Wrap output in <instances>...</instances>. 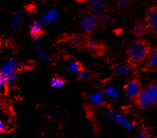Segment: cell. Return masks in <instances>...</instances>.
I'll list each match as a JSON object with an SVG mask.
<instances>
[{
	"mask_svg": "<svg viewBox=\"0 0 157 138\" xmlns=\"http://www.w3.org/2000/svg\"><path fill=\"white\" fill-rule=\"evenodd\" d=\"M133 0H116L117 7L120 10H125L132 5Z\"/></svg>",
	"mask_w": 157,
	"mask_h": 138,
	"instance_id": "20",
	"label": "cell"
},
{
	"mask_svg": "<svg viewBox=\"0 0 157 138\" xmlns=\"http://www.w3.org/2000/svg\"><path fill=\"white\" fill-rule=\"evenodd\" d=\"M114 120L117 123H118L123 128L126 129L128 131H131L133 128V125L125 117H124L123 115L120 114H115Z\"/></svg>",
	"mask_w": 157,
	"mask_h": 138,
	"instance_id": "14",
	"label": "cell"
},
{
	"mask_svg": "<svg viewBox=\"0 0 157 138\" xmlns=\"http://www.w3.org/2000/svg\"><path fill=\"white\" fill-rule=\"evenodd\" d=\"M90 79V76L86 72L81 71L78 73V79L81 80V81H87Z\"/></svg>",
	"mask_w": 157,
	"mask_h": 138,
	"instance_id": "24",
	"label": "cell"
},
{
	"mask_svg": "<svg viewBox=\"0 0 157 138\" xmlns=\"http://www.w3.org/2000/svg\"><path fill=\"white\" fill-rule=\"evenodd\" d=\"M22 15V13L21 12H16L15 14H14V22H19V20L21 19Z\"/></svg>",
	"mask_w": 157,
	"mask_h": 138,
	"instance_id": "25",
	"label": "cell"
},
{
	"mask_svg": "<svg viewBox=\"0 0 157 138\" xmlns=\"http://www.w3.org/2000/svg\"><path fill=\"white\" fill-rule=\"evenodd\" d=\"M155 104H156V106H157V100L156 101V102H155Z\"/></svg>",
	"mask_w": 157,
	"mask_h": 138,
	"instance_id": "31",
	"label": "cell"
},
{
	"mask_svg": "<svg viewBox=\"0 0 157 138\" xmlns=\"http://www.w3.org/2000/svg\"><path fill=\"white\" fill-rule=\"evenodd\" d=\"M9 78H10V83H12V82L15 81L16 80H17V73L12 74V75L9 76Z\"/></svg>",
	"mask_w": 157,
	"mask_h": 138,
	"instance_id": "26",
	"label": "cell"
},
{
	"mask_svg": "<svg viewBox=\"0 0 157 138\" xmlns=\"http://www.w3.org/2000/svg\"><path fill=\"white\" fill-rule=\"evenodd\" d=\"M89 14L99 18L110 10L107 0H90L87 5Z\"/></svg>",
	"mask_w": 157,
	"mask_h": 138,
	"instance_id": "2",
	"label": "cell"
},
{
	"mask_svg": "<svg viewBox=\"0 0 157 138\" xmlns=\"http://www.w3.org/2000/svg\"><path fill=\"white\" fill-rule=\"evenodd\" d=\"M5 130V125L2 120L0 121V132H3Z\"/></svg>",
	"mask_w": 157,
	"mask_h": 138,
	"instance_id": "27",
	"label": "cell"
},
{
	"mask_svg": "<svg viewBox=\"0 0 157 138\" xmlns=\"http://www.w3.org/2000/svg\"><path fill=\"white\" fill-rule=\"evenodd\" d=\"M134 102L141 110H148L155 104V101L148 95L145 90L142 91L140 95Z\"/></svg>",
	"mask_w": 157,
	"mask_h": 138,
	"instance_id": "8",
	"label": "cell"
},
{
	"mask_svg": "<svg viewBox=\"0 0 157 138\" xmlns=\"http://www.w3.org/2000/svg\"><path fill=\"white\" fill-rule=\"evenodd\" d=\"M145 91L148 95L154 99L155 102L157 100V83L156 82H150L146 86Z\"/></svg>",
	"mask_w": 157,
	"mask_h": 138,
	"instance_id": "15",
	"label": "cell"
},
{
	"mask_svg": "<svg viewBox=\"0 0 157 138\" xmlns=\"http://www.w3.org/2000/svg\"><path fill=\"white\" fill-rule=\"evenodd\" d=\"M145 23L148 31L157 38V6H152L146 10Z\"/></svg>",
	"mask_w": 157,
	"mask_h": 138,
	"instance_id": "4",
	"label": "cell"
},
{
	"mask_svg": "<svg viewBox=\"0 0 157 138\" xmlns=\"http://www.w3.org/2000/svg\"><path fill=\"white\" fill-rule=\"evenodd\" d=\"M50 84L53 88H61L66 84V80L63 78L59 77V76H54V77H53L51 79Z\"/></svg>",
	"mask_w": 157,
	"mask_h": 138,
	"instance_id": "19",
	"label": "cell"
},
{
	"mask_svg": "<svg viewBox=\"0 0 157 138\" xmlns=\"http://www.w3.org/2000/svg\"><path fill=\"white\" fill-rule=\"evenodd\" d=\"M59 40L67 43L73 48H84L88 38L85 34H63L60 37Z\"/></svg>",
	"mask_w": 157,
	"mask_h": 138,
	"instance_id": "3",
	"label": "cell"
},
{
	"mask_svg": "<svg viewBox=\"0 0 157 138\" xmlns=\"http://www.w3.org/2000/svg\"><path fill=\"white\" fill-rule=\"evenodd\" d=\"M45 33L44 30H43L42 23L40 21H33L30 25V34L31 36L42 35Z\"/></svg>",
	"mask_w": 157,
	"mask_h": 138,
	"instance_id": "13",
	"label": "cell"
},
{
	"mask_svg": "<svg viewBox=\"0 0 157 138\" xmlns=\"http://www.w3.org/2000/svg\"><path fill=\"white\" fill-rule=\"evenodd\" d=\"M9 84H10L9 76L2 73H0V86L1 87L7 86Z\"/></svg>",
	"mask_w": 157,
	"mask_h": 138,
	"instance_id": "23",
	"label": "cell"
},
{
	"mask_svg": "<svg viewBox=\"0 0 157 138\" xmlns=\"http://www.w3.org/2000/svg\"><path fill=\"white\" fill-rule=\"evenodd\" d=\"M156 138H157V137H156Z\"/></svg>",
	"mask_w": 157,
	"mask_h": 138,
	"instance_id": "32",
	"label": "cell"
},
{
	"mask_svg": "<svg viewBox=\"0 0 157 138\" xmlns=\"http://www.w3.org/2000/svg\"><path fill=\"white\" fill-rule=\"evenodd\" d=\"M99 22H100V27H107L109 24L113 20V15L110 13V12L103 14L98 18Z\"/></svg>",
	"mask_w": 157,
	"mask_h": 138,
	"instance_id": "18",
	"label": "cell"
},
{
	"mask_svg": "<svg viewBox=\"0 0 157 138\" xmlns=\"http://www.w3.org/2000/svg\"><path fill=\"white\" fill-rule=\"evenodd\" d=\"M105 94L107 96L113 99H117L119 96L118 91L114 87H107L105 89Z\"/></svg>",
	"mask_w": 157,
	"mask_h": 138,
	"instance_id": "22",
	"label": "cell"
},
{
	"mask_svg": "<svg viewBox=\"0 0 157 138\" xmlns=\"http://www.w3.org/2000/svg\"><path fill=\"white\" fill-rule=\"evenodd\" d=\"M69 69L71 71L74 73H79L83 71V65H82L79 62H76V61H71L69 63Z\"/></svg>",
	"mask_w": 157,
	"mask_h": 138,
	"instance_id": "21",
	"label": "cell"
},
{
	"mask_svg": "<svg viewBox=\"0 0 157 138\" xmlns=\"http://www.w3.org/2000/svg\"><path fill=\"white\" fill-rule=\"evenodd\" d=\"M33 40L34 41H36V42H40V41L42 40V35H36L32 37Z\"/></svg>",
	"mask_w": 157,
	"mask_h": 138,
	"instance_id": "28",
	"label": "cell"
},
{
	"mask_svg": "<svg viewBox=\"0 0 157 138\" xmlns=\"http://www.w3.org/2000/svg\"><path fill=\"white\" fill-rule=\"evenodd\" d=\"M80 27L84 33L86 35H89L98 28H100V22L98 17L88 14L84 17Z\"/></svg>",
	"mask_w": 157,
	"mask_h": 138,
	"instance_id": "6",
	"label": "cell"
},
{
	"mask_svg": "<svg viewBox=\"0 0 157 138\" xmlns=\"http://www.w3.org/2000/svg\"><path fill=\"white\" fill-rule=\"evenodd\" d=\"M151 51V45L149 42L144 39H138L127 48L126 65L131 69H137L147 58Z\"/></svg>",
	"mask_w": 157,
	"mask_h": 138,
	"instance_id": "1",
	"label": "cell"
},
{
	"mask_svg": "<svg viewBox=\"0 0 157 138\" xmlns=\"http://www.w3.org/2000/svg\"><path fill=\"white\" fill-rule=\"evenodd\" d=\"M18 69V64L17 61L14 59H10L6 61L2 64L1 67V72L8 76L16 73V71Z\"/></svg>",
	"mask_w": 157,
	"mask_h": 138,
	"instance_id": "10",
	"label": "cell"
},
{
	"mask_svg": "<svg viewBox=\"0 0 157 138\" xmlns=\"http://www.w3.org/2000/svg\"><path fill=\"white\" fill-rule=\"evenodd\" d=\"M152 54H154L157 56V47L154 49V50H153V52H152Z\"/></svg>",
	"mask_w": 157,
	"mask_h": 138,
	"instance_id": "30",
	"label": "cell"
},
{
	"mask_svg": "<svg viewBox=\"0 0 157 138\" xmlns=\"http://www.w3.org/2000/svg\"><path fill=\"white\" fill-rule=\"evenodd\" d=\"M59 12L57 9H55V8L54 9H51L48 10L46 13L43 14L40 20V22L45 24L51 23V22H54L57 19L58 17H59Z\"/></svg>",
	"mask_w": 157,
	"mask_h": 138,
	"instance_id": "12",
	"label": "cell"
},
{
	"mask_svg": "<svg viewBox=\"0 0 157 138\" xmlns=\"http://www.w3.org/2000/svg\"><path fill=\"white\" fill-rule=\"evenodd\" d=\"M84 48L87 50L94 56L99 57L105 53V45L102 43L95 40H90L86 41Z\"/></svg>",
	"mask_w": 157,
	"mask_h": 138,
	"instance_id": "7",
	"label": "cell"
},
{
	"mask_svg": "<svg viewBox=\"0 0 157 138\" xmlns=\"http://www.w3.org/2000/svg\"><path fill=\"white\" fill-rule=\"evenodd\" d=\"M143 72H157V56L151 54L142 67Z\"/></svg>",
	"mask_w": 157,
	"mask_h": 138,
	"instance_id": "11",
	"label": "cell"
},
{
	"mask_svg": "<svg viewBox=\"0 0 157 138\" xmlns=\"http://www.w3.org/2000/svg\"><path fill=\"white\" fill-rule=\"evenodd\" d=\"M148 31L147 25L145 22H137L134 23L131 29V33L136 38L141 39V38L145 35Z\"/></svg>",
	"mask_w": 157,
	"mask_h": 138,
	"instance_id": "9",
	"label": "cell"
},
{
	"mask_svg": "<svg viewBox=\"0 0 157 138\" xmlns=\"http://www.w3.org/2000/svg\"><path fill=\"white\" fill-rule=\"evenodd\" d=\"M90 101L94 105H100L104 102V94L102 91L92 94L90 96Z\"/></svg>",
	"mask_w": 157,
	"mask_h": 138,
	"instance_id": "16",
	"label": "cell"
},
{
	"mask_svg": "<svg viewBox=\"0 0 157 138\" xmlns=\"http://www.w3.org/2000/svg\"><path fill=\"white\" fill-rule=\"evenodd\" d=\"M123 89L125 91V95L128 97L130 99L135 101L140 94L142 92V87L139 80L137 78H134L128 81L124 85Z\"/></svg>",
	"mask_w": 157,
	"mask_h": 138,
	"instance_id": "5",
	"label": "cell"
},
{
	"mask_svg": "<svg viewBox=\"0 0 157 138\" xmlns=\"http://www.w3.org/2000/svg\"><path fill=\"white\" fill-rule=\"evenodd\" d=\"M131 70L127 65H116L113 68V74L115 76H125L129 73Z\"/></svg>",
	"mask_w": 157,
	"mask_h": 138,
	"instance_id": "17",
	"label": "cell"
},
{
	"mask_svg": "<svg viewBox=\"0 0 157 138\" xmlns=\"http://www.w3.org/2000/svg\"><path fill=\"white\" fill-rule=\"evenodd\" d=\"M20 24L17 22H13V24H12V28L14 30H17V29L20 28Z\"/></svg>",
	"mask_w": 157,
	"mask_h": 138,
	"instance_id": "29",
	"label": "cell"
}]
</instances>
